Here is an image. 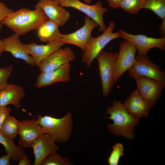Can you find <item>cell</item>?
I'll return each mask as SVG.
<instances>
[{
    "mask_svg": "<svg viewBox=\"0 0 165 165\" xmlns=\"http://www.w3.org/2000/svg\"><path fill=\"white\" fill-rule=\"evenodd\" d=\"M49 20L41 9L31 10L21 8L8 15L2 23L20 36L37 30L42 23Z\"/></svg>",
    "mask_w": 165,
    "mask_h": 165,
    "instance_id": "obj_1",
    "label": "cell"
},
{
    "mask_svg": "<svg viewBox=\"0 0 165 165\" xmlns=\"http://www.w3.org/2000/svg\"><path fill=\"white\" fill-rule=\"evenodd\" d=\"M105 114L110 115L105 118L113 121V124H108L111 132L128 139L134 137V128L139 123L138 119L128 112L120 100H114L112 105L106 109Z\"/></svg>",
    "mask_w": 165,
    "mask_h": 165,
    "instance_id": "obj_2",
    "label": "cell"
},
{
    "mask_svg": "<svg viewBox=\"0 0 165 165\" xmlns=\"http://www.w3.org/2000/svg\"><path fill=\"white\" fill-rule=\"evenodd\" d=\"M37 123L43 128L44 133L49 134L56 142H64L71 135L73 126L72 115L68 112L64 117L57 118L50 116L39 115Z\"/></svg>",
    "mask_w": 165,
    "mask_h": 165,
    "instance_id": "obj_3",
    "label": "cell"
},
{
    "mask_svg": "<svg viewBox=\"0 0 165 165\" xmlns=\"http://www.w3.org/2000/svg\"><path fill=\"white\" fill-rule=\"evenodd\" d=\"M115 25L113 21H110L101 35L95 38L92 37L91 38L81 57L82 62L87 67L90 68L94 59L110 42L115 39L121 38L119 31L113 32Z\"/></svg>",
    "mask_w": 165,
    "mask_h": 165,
    "instance_id": "obj_4",
    "label": "cell"
},
{
    "mask_svg": "<svg viewBox=\"0 0 165 165\" xmlns=\"http://www.w3.org/2000/svg\"><path fill=\"white\" fill-rule=\"evenodd\" d=\"M117 55V52L102 50L96 58L98 64L102 94L105 97L108 96L114 85L113 78Z\"/></svg>",
    "mask_w": 165,
    "mask_h": 165,
    "instance_id": "obj_5",
    "label": "cell"
},
{
    "mask_svg": "<svg viewBox=\"0 0 165 165\" xmlns=\"http://www.w3.org/2000/svg\"><path fill=\"white\" fill-rule=\"evenodd\" d=\"M129 77L136 78L145 77L154 79L165 81V72L160 67L152 62L146 56L138 54L135 57V61L127 71Z\"/></svg>",
    "mask_w": 165,
    "mask_h": 165,
    "instance_id": "obj_6",
    "label": "cell"
},
{
    "mask_svg": "<svg viewBox=\"0 0 165 165\" xmlns=\"http://www.w3.org/2000/svg\"><path fill=\"white\" fill-rule=\"evenodd\" d=\"M63 7L75 8L86 14L98 24L101 31L103 32L107 27L103 20L104 13L108 9L103 6L102 2L99 0L95 4L90 5L83 3L79 0H55Z\"/></svg>",
    "mask_w": 165,
    "mask_h": 165,
    "instance_id": "obj_7",
    "label": "cell"
},
{
    "mask_svg": "<svg viewBox=\"0 0 165 165\" xmlns=\"http://www.w3.org/2000/svg\"><path fill=\"white\" fill-rule=\"evenodd\" d=\"M137 50L136 47L127 40L124 39L120 42L113 78L114 85L135 62Z\"/></svg>",
    "mask_w": 165,
    "mask_h": 165,
    "instance_id": "obj_8",
    "label": "cell"
},
{
    "mask_svg": "<svg viewBox=\"0 0 165 165\" xmlns=\"http://www.w3.org/2000/svg\"><path fill=\"white\" fill-rule=\"evenodd\" d=\"M136 90L143 98L153 107L161 97L165 86V81L145 77L135 78Z\"/></svg>",
    "mask_w": 165,
    "mask_h": 165,
    "instance_id": "obj_9",
    "label": "cell"
},
{
    "mask_svg": "<svg viewBox=\"0 0 165 165\" xmlns=\"http://www.w3.org/2000/svg\"><path fill=\"white\" fill-rule=\"evenodd\" d=\"M83 25L72 33L62 34L60 40L65 44L75 46L84 52L86 49L89 42L92 38L91 33L94 29L98 26V24L89 17L86 16Z\"/></svg>",
    "mask_w": 165,
    "mask_h": 165,
    "instance_id": "obj_10",
    "label": "cell"
},
{
    "mask_svg": "<svg viewBox=\"0 0 165 165\" xmlns=\"http://www.w3.org/2000/svg\"><path fill=\"white\" fill-rule=\"evenodd\" d=\"M119 31L121 38L131 42L136 47L139 55L146 56L148 51L153 48L165 50V37L154 38L143 34H131L122 29H120Z\"/></svg>",
    "mask_w": 165,
    "mask_h": 165,
    "instance_id": "obj_11",
    "label": "cell"
},
{
    "mask_svg": "<svg viewBox=\"0 0 165 165\" xmlns=\"http://www.w3.org/2000/svg\"><path fill=\"white\" fill-rule=\"evenodd\" d=\"M75 55L69 47H61L45 58L38 66L41 73L47 72L72 61Z\"/></svg>",
    "mask_w": 165,
    "mask_h": 165,
    "instance_id": "obj_12",
    "label": "cell"
},
{
    "mask_svg": "<svg viewBox=\"0 0 165 165\" xmlns=\"http://www.w3.org/2000/svg\"><path fill=\"white\" fill-rule=\"evenodd\" d=\"M44 133L43 128L35 119L20 121L19 145L23 148L31 147L35 141Z\"/></svg>",
    "mask_w": 165,
    "mask_h": 165,
    "instance_id": "obj_13",
    "label": "cell"
},
{
    "mask_svg": "<svg viewBox=\"0 0 165 165\" xmlns=\"http://www.w3.org/2000/svg\"><path fill=\"white\" fill-rule=\"evenodd\" d=\"M35 9H40L44 12L49 19L63 26L70 17V13L55 0H40L36 4Z\"/></svg>",
    "mask_w": 165,
    "mask_h": 165,
    "instance_id": "obj_14",
    "label": "cell"
},
{
    "mask_svg": "<svg viewBox=\"0 0 165 165\" xmlns=\"http://www.w3.org/2000/svg\"><path fill=\"white\" fill-rule=\"evenodd\" d=\"M56 141L48 134H43L37 139L31 147L35 156L34 165H40L50 154L57 152L59 149Z\"/></svg>",
    "mask_w": 165,
    "mask_h": 165,
    "instance_id": "obj_15",
    "label": "cell"
},
{
    "mask_svg": "<svg viewBox=\"0 0 165 165\" xmlns=\"http://www.w3.org/2000/svg\"><path fill=\"white\" fill-rule=\"evenodd\" d=\"M71 68L70 63H68L54 70L41 73L37 78L35 86L39 88L58 82L69 81Z\"/></svg>",
    "mask_w": 165,
    "mask_h": 165,
    "instance_id": "obj_16",
    "label": "cell"
},
{
    "mask_svg": "<svg viewBox=\"0 0 165 165\" xmlns=\"http://www.w3.org/2000/svg\"><path fill=\"white\" fill-rule=\"evenodd\" d=\"M64 45L61 40L47 43L46 45H39L35 42L24 44L26 50L37 67L45 58Z\"/></svg>",
    "mask_w": 165,
    "mask_h": 165,
    "instance_id": "obj_17",
    "label": "cell"
},
{
    "mask_svg": "<svg viewBox=\"0 0 165 165\" xmlns=\"http://www.w3.org/2000/svg\"><path fill=\"white\" fill-rule=\"evenodd\" d=\"M19 36L17 34L14 33L3 39L2 41L4 52L10 53L15 58L21 59L31 66L35 65L32 57L27 51L24 44L20 39Z\"/></svg>",
    "mask_w": 165,
    "mask_h": 165,
    "instance_id": "obj_18",
    "label": "cell"
},
{
    "mask_svg": "<svg viewBox=\"0 0 165 165\" xmlns=\"http://www.w3.org/2000/svg\"><path fill=\"white\" fill-rule=\"evenodd\" d=\"M123 104L128 112L138 119L147 117L152 108L136 89L130 93Z\"/></svg>",
    "mask_w": 165,
    "mask_h": 165,
    "instance_id": "obj_19",
    "label": "cell"
},
{
    "mask_svg": "<svg viewBox=\"0 0 165 165\" xmlns=\"http://www.w3.org/2000/svg\"><path fill=\"white\" fill-rule=\"evenodd\" d=\"M25 96L24 90L21 86L16 84H8L0 90V107H7L12 105L16 108L21 106L20 100Z\"/></svg>",
    "mask_w": 165,
    "mask_h": 165,
    "instance_id": "obj_20",
    "label": "cell"
},
{
    "mask_svg": "<svg viewBox=\"0 0 165 165\" xmlns=\"http://www.w3.org/2000/svg\"><path fill=\"white\" fill-rule=\"evenodd\" d=\"M59 27L56 23L48 20L42 23L37 29L38 36L41 41L44 42L60 40L62 34L59 31Z\"/></svg>",
    "mask_w": 165,
    "mask_h": 165,
    "instance_id": "obj_21",
    "label": "cell"
},
{
    "mask_svg": "<svg viewBox=\"0 0 165 165\" xmlns=\"http://www.w3.org/2000/svg\"><path fill=\"white\" fill-rule=\"evenodd\" d=\"M144 9L150 10L162 19L159 29L161 37L165 35V0H146Z\"/></svg>",
    "mask_w": 165,
    "mask_h": 165,
    "instance_id": "obj_22",
    "label": "cell"
},
{
    "mask_svg": "<svg viewBox=\"0 0 165 165\" xmlns=\"http://www.w3.org/2000/svg\"><path fill=\"white\" fill-rule=\"evenodd\" d=\"M0 144L4 147L6 153L9 155L11 160L16 162L25 154L24 148L20 145H16L11 140L3 136L0 132Z\"/></svg>",
    "mask_w": 165,
    "mask_h": 165,
    "instance_id": "obj_23",
    "label": "cell"
},
{
    "mask_svg": "<svg viewBox=\"0 0 165 165\" xmlns=\"http://www.w3.org/2000/svg\"><path fill=\"white\" fill-rule=\"evenodd\" d=\"M20 121L9 115L2 124L0 133L6 138L13 140L18 134Z\"/></svg>",
    "mask_w": 165,
    "mask_h": 165,
    "instance_id": "obj_24",
    "label": "cell"
},
{
    "mask_svg": "<svg viewBox=\"0 0 165 165\" xmlns=\"http://www.w3.org/2000/svg\"><path fill=\"white\" fill-rule=\"evenodd\" d=\"M146 0H122L119 8L125 12L130 14H137L144 9Z\"/></svg>",
    "mask_w": 165,
    "mask_h": 165,
    "instance_id": "obj_25",
    "label": "cell"
},
{
    "mask_svg": "<svg viewBox=\"0 0 165 165\" xmlns=\"http://www.w3.org/2000/svg\"><path fill=\"white\" fill-rule=\"evenodd\" d=\"M72 163L66 157H63L57 152L49 155L43 161L42 165H71Z\"/></svg>",
    "mask_w": 165,
    "mask_h": 165,
    "instance_id": "obj_26",
    "label": "cell"
},
{
    "mask_svg": "<svg viewBox=\"0 0 165 165\" xmlns=\"http://www.w3.org/2000/svg\"><path fill=\"white\" fill-rule=\"evenodd\" d=\"M112 150L108 159L109 165H118L121 157L124 155V147L122 144L117 143L112 147Z\"/></svg>",
    "mask_w": 165,
    "mask_h": 165,
    "instance_id": "obj_27",
    "label": "cell"
},
{
    "mask_svg": "<svg viewBox=\"0 0 165 165\" xmlns=\"http://www.w3.org/2000/svg\"><path fill=\"white\" fill-rule=\"evenodd\" d=\"M13 66L9 65L4 67H0V90L8 84L7 80L11 76Z\"/></svg>",
    "mask_w": 165,
    "mask_h": 165,
    "instance_id": "obj_28",
    "label": "cell"
},
{
    "mask_svg": "<svg viewBox=\"0 0 165 165\" xmlns=\"http://www.w3.org/2000/svg\"><path fill=\"white\" fill-rule=\"evenodd\" d=\"M14 11L8 8L3 3L0 1V23L2 22L9 14Z\"/></svg>",
    "mask_w": 165,
    "mask_h": 165,
    "instance_id": "obj_29",
    "label": "cell"
},
{
    "mask_svg": "<svg viewBox=\"0 0 165 165\" xmlns=\"http://www.w3.org/2000/svg\"><path fill=\"white\" fill-rule=\"evenodd\" d=\"M11 110V109L9 107H0V130L4 120L9 115Z\"/></svg>",
    "mask_w": 165,
    "mask_h": 165,
    "instance_id": "obj_30",
    "label": "cell"
},
{
    "mask_svg": "<svg viewBox=\"0 0 165 165\" xmlns=\"http://www.w3.org/2000/svg\"><path fill=\"white\" fill-rule=\"evenodd\" d=\"M11 157L9 155L6 154L0 157V165H10Z\"/></svg>",
    "mask_w": 165,
    "mask_h": 165,
    "instance_id": "obj_31",
    "label": "cell"
},
{
    "mask_svg": "<svg viewBox=\"0 0 165 165\" xmlns=\"http://www.w3.org/2000/svg\"><path fill=\"white\" fill-rule=\"evenodd\" d=\"M18 165H30L31 164L30 161L27 155L25 154L18 161Z\"/></svg>",
    "mask_w": 165,
    "mask_h": 165,
    "instance_id": "obj_32",
    "label": "cell"
},
{
    "mask_svg": "<svg viewBox=\"0 0 165 165\" xmlns=\"http://www.w3.org/2000/svg\"><path fill=\"white\" fill-rule=\"evenodd\" d=\"M122 0H106L110 7L117 9L119 8L120 4Z\"/></svg>",
    "mask_w": 165,
    "mask_h": 165,
    "instance_id": "obj_33",
    "label": "cell"
},
{
    "mask_svg": "<svg viewBox=\"0 0 165 165\" xmlns=\"http://www.w3.org/2000/svg\"><path fill=\"white\" fill-rule=\"evenodd\" d=\"M4 52V47L2 41L0 39V57Z\"/></svg>",
    "mask_w": 165,
    "mask_h": 165,
    "instance_id": "obj_34",
    "label": "cell"
},
{
    "mask_svg": "<svg viewBox=\"0 0 165 165\" xmlns=\"http://www.w3.org/2000/svg\"><path fill=\"white\" fill-rule=\"evenodd\" d=\"M85 3L90 4L91 2V0H83Z\"/></svg>",
    "mask_w": 165,
    "mask_h": 165,
    "instance_id": "obj_35",
    "label": "cell"
},
{
    "mask_svg": "<svg viewBox=\"0 0 165 165\" xmlns=\"http://www.w3.org/2000/svg\"><path fill=\"white\" fill-rule=\"evenodd\" d=\"M2 27V23H0V32L1 31Z\"/></svg>",
    "mask_w": 165,
    "mask_h": 165,
    "instance_id": "obj_36",
    "label": "cell"
}]
</instances>
